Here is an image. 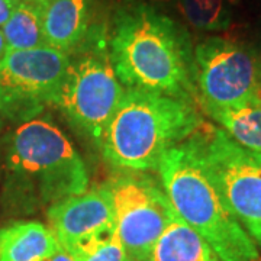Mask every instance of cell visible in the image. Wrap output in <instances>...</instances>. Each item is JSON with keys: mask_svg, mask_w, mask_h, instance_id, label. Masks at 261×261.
<instances>
[{"mask_svg": "<svg viewBox=\"0 0 261 261\" xmlns=\"http://www.w3.org/2000/svg\"><path fill=\"white\" fill-rule=\"evenodd\" d=\"M109 53L123 87L199 105L190 34L154 6L134 3L118 9L109 34Z\"/></svg>", "mask_w": 261, "mask_h": 261, "instance_id": "cell-1", "label": "cell"}, {"mask_svg": "<svg viewBox=\"0 0 261 261\" xmlns=\"http://www.w3.org/2000/svg\"><path fill=\"white\" fill-rule=\"evenodd\" d=\"M2 202L16 215L35 214L89 187L86 163L61 128L38 116L5 140Z\"/></svg>", "mask_w": 261, "mask_h": 261, "instance_id": "cell-2", "label": "cell"}, {"mask_svg": "<svg viewBox=\"0 0 261 261\" xmlns=\"http://www.w3.org/2000/svg\"><path fill=\"white\" fill-rule=\"evenodd\" d=\"M195 102L126 89L103 135V159L119 170H157L168 149L203 125Z\"/></svg>", "mask_w": 261, "mask_h": 261, "instance_id": "cell-3", "label": "cell"}, {"mask_svg": "<svg viewBox=\"0 0 261 261\" xmlns=\"http://www.w3.org/2000/svg\"><path fill=\"white\" fill-rule=\"evenodd\" d=\"M160 181L176 214L222 261H260V251L237 221L206 170L193 135L168 149L159 164Z\"/></svg>", "mask_w": 261, "mask_h": 261, "instance_id": "cell-4", "label": "cell"}, {"mask_svg": "<svg viewBox=\"0 0 261 261\" xmlns=\"http://www.w3.org/2000/svg\"><path fill=\"white\" fill-rule=\"evenodd\" d=\"M68 57L57 106L79 135L100 148L106 128L125 93L112 65L108 31L92 25Z\"/></svg>", "mask_w": 261, "mask_h": 261, "instance_id": "cell-5", "label": "cell"}, {"mask_svg": "<svg viewBox=\"0 0 261 261\" xmlns=\"http://www.w3.org/2000/svg\"><path fill=\"white\" fill-rule=\"evenodd\" d=\"M193 138L226 206L261 248V152L240 145L222 128L206 122Z\"/></svg>", "mask_w": 261, "mask_h": 261, "instance_id": "cell-6", "label": "cell"}, {"mask_svg": "<svg viewBox=\"0 0 261 261\" xmlns=\"http://www.w3.org/2000/svg\"><path fill=\"white\" fill-rule=\"evenodd\" d=\"M68 63L56 48L9 49L0 61V115L20 125L57 106Z\"/></svg>", "mask_w": 261, "mask_h": 261, "instance_id": "cell-7", "label": "cell"}, {"mask_svg": "<svg viewBox=\"0 0 261 261\" xmlns=\"http://www.w3.org/2000/svg\"><path fill=\"white\" fill-rule=\"evenodd\" d=\"M103 187L112 199L116 232L128 258L145 261L176 215L161 181L145 171L122 170Z\"/></svg>", "mask_w": 261, "mask_h": 261, "instance_id": "cell-8", "label": "cell"}, {"mask_svg": "<svg viewBox=\"0 0 261 261\" xmlns=\"http://www.w3.org/2000/svg\"><path fill=\"white\" fill-rule=\"evenodd\" d=\"M195 84L199 105L231 108L261 96L254 47L225 37H209L195 47Z\"/></svg>", "mask_w": 261, "mask_h": 261, "instance_id": "cell-9", "label": "cell"}, {"mask_svg": "<svg viewBox=\"0 0 261 261\" xmlns=\"http://www.w3.org/2000/svg\"><path fill=\"white\" fill-rule=\"evenodd\" d=\"M47 219L49 229L64 250L83 240L116 229L112 199L103 186L49 206Z\"/></svg>", "mask_w": 261, "mask_h": 261, "instance_id": "cell-10", "label": "cell"}, {"mask_svg": "<svg viewBox=\"0 0 261 261\" xmlns=\"http://www.w3.org/2000/svg\"><path fill=\"white\" fill-rule=\"evenodd\" d=\"M94 0H54L42 10L48 47L70 54L92 28Z\"/></svg>", "mask_w": 261, "mask_h": 261, "instance_id": "cell-11", "label": "cell"}, {"mask_svg": "<svg viewBox=\"0 0 261 261\" xmlns=\"http://www.w3.org/2000/svg\"><path fill=\"white\" fill-rule=\"evenodd\" d=\"M60 250L49 226L34 222H13L0 228V261H45Z\"/></svg>", "mask_w": 261, "mask_h": 261, "instance_id": "cell-12", "label": "cell"}, {"mask_svg": "<svg viewBox=\"0 0 261 261\" xmlns=\"http://www.w3.org/2000/svg\"><path fill=\"white\" fill-rule=\"evenodd\" d=\"M145 261H222L193 228L174 215Z\"/></svg>", "mask_w": 261, "mask_h": 261, "instance_id": "cell-13", "label": "cell"}, {"mask_svg": "<svg viewBox=\"0 0 261 261\" xmlns=\"http://www.w3.org/2000/svg\"><path fill=\"white\" fill-rule=\"evenodd\" d=\"M203 112L240 145L261 152V96L231 108H206Z\"/></svg>", "mask_w": 261, "mask_h": 261, "instance_id": "cell-14", "label": "cell"}, {"mask_svg": "<svg viewBox=\"0 0 261 261\" xmlns=\"http://www.w3.org/2000/svg\"><path fill=\"white\" fill-rule=\"evenodd\" d=\"M44 8L34 0L16 3L9 20L3 25V34L9 49H34L48 47L42 28Z\"/></svg>", "mask_w": 261, "mask_h": 261, "instance_id": "cell-15", "label": "cell"}, {"mask_svg": "<svg viewBox=\"0 0 261 261\" xmlns=\"http://www.w3.org/2000/svg\"><path fill=\"white\" fill-rule=\"evenodd\" d=\"M180 9L192 27L202 31H224L231 23L226 0H180Z\"/></svg>", "mask_w": 261, "mask_h": 261, "instance_id": "cell-16", "label": "cell"}, {"mask_svg": "<svg viewBox=\"0 0 261 261\" xmlns=\"http://www.w3.org/2000/svg\"><path fill=\"white\" fill-rule=\"evenodd\" d=\"M77 261H126L128 255L116 229L99 233L67 248Z\"/></svg>", "mask_w": 261, "mask_h": 261, "instance_id": "cell-17", "label": "cell"}, {"mask_svg": "<svg viewBox=\"0 0 261 261\" xmlns=\"http://www.w3.org/2000/svg\"><path fill=\"white\" fill-rule=\"evenodd\" d=\"M13 8L15 3L12 0H0V27H3L9 20Z\"/></svg>", "mask_w": 261, "mask_h": 261, "instance_id": "cell-18", "label": "cell"}, {"mask_svg": "<svg viewBox=\"0 0 261 261\" xmlns=\"http://www.w3.org/2000/svg\"><path fill=\"white\" fill-rule=\"evenodd\" d=\"M45 261H77V258H74L70 252H67L64 248L60 247V250L54 252L51 257H48Z\"/></svg>", "mask_w": 261, "mask_h": 261, "instance_id": "cell-19", "label": "cell"}, {"mask_svg": "<svg viewBox=\"0 0 261 261\" xmlns=\"http://www.w3.org/2000/svg\"><path fill=\"white\" fill-rule=\"evenodd\" d=\"M9 51V47H8V42H6V38H5V34L3 31L0 29V61L6 57Z\"/></svg>", "mask_w": 261, "mask_h": 261, "instance_id": "cell-20", "label": "cell"}, {"mask_svg": "<svg viewBox=\"0 0 261 261\" xmlns=\"http://www.w3.org/2000/svg\"><path fill=\"white\" fill-rule=\"evenodd\" d=\"M255 49V57H257V65H258V73H260V80H261V39L258 42V45L254 48Z\"/></svg>", "mask_w": 261, "mask_h": 261, "instance_id": "cell-21", "label": "cell"}, {"mask_svg": "<svg viewBox=\"0 0 261 261\" xmlns=\"http://www.w3.org/2000/svg\"><path fill=\"white\" fill-rule=\"evenodd\" d=\"M35 3H38L39 6H42V8H45L47 5H49L51 2H54V0H34Z\"/></svg>", "mask_w": 261, "mask_h": 261, "instance_id": "cell-22", "label": "cell"}, {"mask_svg": "<svg viewBox=\"0 0 261 261\" xmlns=\"http://www.w3.org/2000/svg\"><path fill=\"white\" fill-rule=\"evenodd\" d=\"M12 2H13V3L16 5V3H20V2H25V0H12Z\"/></svg>", "mask_w": 261, "mask_h": 261, "instance_id": "cell-23", "label": "cell"}, {"mask_svg": "<svg viewBox=\"0 0 261 261\" xmlns=\"http://www.w3.org/2000/svg\"><path fill=\"white\" fill-rule=\"evenodd\" d=\"M2 126H3V119L0 118V129H2Z\"/></svg>", "mask_w": 261, "mask_h": 261, "instance_id": "cell-24", "label": "cell"}, {"mask_svg": "<svg viewBox=\"0 0 261 261\" xmlns=\"http://www.w3.org/2000/svg\"><path fill=\"white\" fill-rule=\"evenodd\" d=\"M126 261H134V260H130V258H128V260H126Z\"/></svg>", "mask_w": 261, "mask_h": 261, "instance_id": "cell-25", "label": "cell"}, {"mask_svg": "<svg viewBox=\"0 0 261 261\" xmlns=\"http://www.w3.org/2000/svg\"><path fill=\"white\" fill-rule=\"evenodd\" d=\"M260 261H261V260H260Z\"/></svg>", "mask_w": 261, "mask_h": 261, "instance_id": "cell-26", "label": "cell"}]
</instances>
